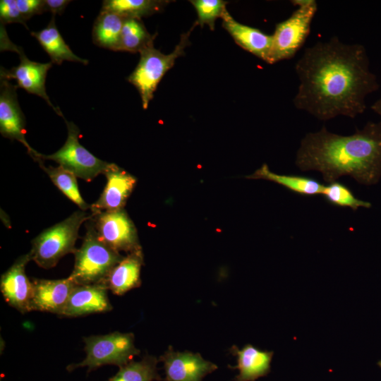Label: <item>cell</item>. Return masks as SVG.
Listing matches in <instances>:
<instances>
[{"instance_id": "obj_1", "label": "cell", "mask_w": 381, "mask_h": 381, "mask_svg": "<svg viewBox=\"0 0 381 381\" xmlns=\"http://www.w3.org/2000/svg\"><path fill=\"white\" fill-rule=\"evenodd\" d=\"M295 71L299 85L294 105L322 121L363 114L366 97L380 87L365 47L337 36L306 48Z\"/></svg>"}, {"instance_id": "obj_2", "label": "cell", "mask_w": 381, "mask_h": 381, "mask_svg": "<svg viewBox=\"0 0 381 381\" xmlns=\"http://www.w3.org/2000/svg\"><path fill=\"white\" fill-rule=\"evenodd\" d=\"M295 164L301 171H318L327 183L348 176L362 185L376 184L381 178V121H369L349 135L332 133L325 126L308 133Z\"/></svg>"}, {"instance_id": "obj_3", "label": "cell", "mask_w": 381, "mask_h": 381, "mask_svg": "<svg viewBox=\"0 0 381 381\" xmlns=\"http://www.w3.org/2000/svg\"><path fill=\"white\" fill-rule=\"evenodd\" d=\"M91 216V213L78 210L44 230L31 241V250L28 252L31 260L42 268L50 269L64 255L74 254L77 250L75 245L79 229Z\"/></svg>"}, {"instance_id": "obj_4", "label": "cell", "mask_w": 381, "mask_h": 381, "mask_svg": "<svg viewBox=\"0 0 381 381\" xmlns=\"http://www.w3.org/2000/svg\"><path fill=\"white\" fill-rule=\"evenodd\" d=\"M86 226L83 243L74 253V267L69 277L76 285L104 284L124 256L99 238L90 222Z\"/></svg>"}, {"instance_id": "obj_5", "label": "cell", "mask_w": 381, "mask_h": 381, "mask_svg": "<svg viewBox=\"0 0 381 381\" xmlns=\"http://www.w3.org/2000/svg\"><path fill=\"white\" fill-rule=\"evenodd\" d=\"M197 25L196 21L188 32L181 35L179 42L169 54L161 52L154 45L140 53V61L127 80L140 93L144 109L148 107L163 76L173 67L176 59L185 54V49L190 45V33Z\"/></svg>"}, {"instance_id": "obj_6", "label": "cell", "mask_w": 381, "mask_h": 381, "mask_svg": "<svg viewBox=\"0 0 381 381\" xmlns=\"http://www.w3.org/2000/svg\"><path fill=\"white\" fill-rule=\"evenodd\" d=\"M134 339L133 333L119 332L84 337L85 358L68 365L66 370L71 373L79 368H87V373H90L105 365L124 366L140 353L134 345Z\"/></svg>"}, {"instance_id": "obj_7", "label": "cell", "mask_w": 381, "mask_h": 381, "mask_svg": "<svg viewBox=\"0 0 381 381\" xmlns=\"http://www.w3.org/2000/svg\"><path fill=\"white\" fill-rule=\"evenodd\" d=\"M296 9L286 20L277 23L272 36L269 63L290 59L304 44L310 32L318 4L314 0L291 1Z\"/></svg>"}, {"instance_id": "obj_8", "label": "cell", "mask_w": 381, "mask_h": 381, "mask_svg": "<svg viewBox=\"0 0 381 381\" xmlns=\"http://www.w3.org/2000/svg\"><path fill=\"white\" fill-rule=\"evenodd\" d=\"M68 136L64 145L51 155H38V159L53 160L77 178L90 181L101 174H104L111 163L103 161L85 148L79 143L80 131L72 121L64 119Z\"/></svg>"}, {"instance_id": "obj_9", "label": "cell", "mask_w": 381, "mask_h": 381, "mask_svg": "<svg viewBox=\"0 0 381 381\" xmlns=\"http://www.w3.org/2000/svg\"><path fill=\"white\" fill-rule=\"evenodd\" d=\"M1 50L14 51L19 54L20 64L7 70L1 68L0 78L7 80H15L17 87L24 89L30 94L44 99L54 111L64 117L60 109L54 107L46 92L45 80L52 63H40L30 60L24 54L21 47L14 44L8 39L5 30L1 28Z\"/></svg>"}, {"instance_id": "obj_10", "label": "cell", "mask_w": 381, "mask_h": 381, "mask_svg": "<svg viewBox=\"0 0 381 381\" xmlns=\"http://www.w3.org/2000/svg\"><path fill=\"white\" fill-rule=\"evenodd\" d=\"M89 220L99 238L113 250L129 253L141 249L136 228L123 209L92 214Z\"/></svg>"}, {"instance_id": "obj_11", "label": "cell", "mask_w": 381, "mask_h": 381, "mask_svg": "<svg viewBox=\"0 0 381 381\" xmlns=\"http://www.w3.org/2000/svg\"><path fill=\"white\" fill-rule=\"evenodd\" d=\"M17 87L8 80L1 79L0 133L4 137L16 140L23 145L28 153L36 162L40 152L35 150L26 140L25 119L18 101Z\"/></svg>"}, {"instance_id": "obj_12", "label": "cell", "mask_w": 381, "mask_h": 381, "mask_svg": "<svg viewBox=\"0 0 381 381\" xmlns=\"http://www.w3.org/2000/svg\"><path fill=\"white\" fill-rule=\"evenodd\" d=\"M159 361L164 364L163 381H202L218 368L199 353L175 351L171 346L159 356Z\"/></svg>"}, {"instance_id": "obj_13", "label": "cell", "mask_w": 381, "mask_h": 381, "mask_svg": "<svg viewBox=\"0 0 381 381\" xmlns=\"http://www.w3.org/2000/svg\"><path fill=\"white\" fill-rule=\"evenodd\" d=\"M30 260L29 253L20 256L0 279V289L5 301L23 314L32 311L33 284L25 272Z\"/></svg>"}, {"instance_id": "obj_14", "label": "cell", "mask_w": 381, "mask_h": 381, "mask_svg": "<svg viewBox=\"0 0 381 381\" xmlns=\"http://www.w3.org/2000/svg\"><path fill=\"white\" fill-rule=\"evenodd\" d=\"M104 175L107 179L106 185L99 198L91 205L93 214L123 209L137 181L135 176L114 163H111Z\"/></svg>"}, {"instance_id": "obj_15", "label": "cell", "mask_w": 381, "mask_h": 381, "mask_svg": "<svg viewBox=\"0 0 381 381\" xmlns=\"http://www.w3.org/2000/svg\"><path fill=\"white\" fill-rule=\"evenodd\" d=\"M32 310L61 316L76 284L68 277L61 279H34Z\"/></svg>"}, {"instance_id": "obj_16", "label": "cell", "mask_w": 381, "mask_h": 381, "mask_svg": "<svg viewBox=\"0 0 381 381\" xmlns=\"http://www.w3.org/2000/svg\"><path fill=\"white\" fill-rule=\"evenodd\" d=\"M107 290L103 284L76 285L61 316L79 317L111 310L112 306L108 298Z\"/></svg>"}, {"instance_id": "obj_17", "label": "cell", "mask_w": 381, "mask_h": 381, "mask_svg": "<svg viewBox=\"0 0 381 381\" xmlns=\"http://www.w3.org/2000/svg\"><path fill=\"white\" fill-rule=\"evenodd\" d=\"M223 28L243 49L269 63L272 36L259 29L238 23L226 10L222 16Z\"/></svg>"}, {"instance_id": "obj_18", "label": "cell", "mask_w": 381, "mask_h": 381, "mask_svg": "<svg viewBox=\"0 0 381 381\" xmlns=\"http://www.w3.org/2000/svg\"><path fill=\"white\" fill-rule=\"evenodd\" d=\"M229 352L237 357V365L228 367L239 371L234 381H255L270 373L274 354L272 351H261L248 344L241 349L233 345L229 349Z\"/></svg>"}, {"instance_id": "obj_19", "label": "cell", "mask_w": 381, "mask_h": 381, "mask_svg": "<svg viewBox=\"0 0 381 381\" xmlns=\"http://www.w3.org/2000/svg\"><path fill=\"white\" fill-rule=\"evenodd\" d=\"M143 265L142 250L127 254L111 271L104 284L114 294L121 296L141 284L140 270Z\"/></svg>"}, {"instance_id": "obj_20", "label": "cell", "mask_w": 381, "mask_h": 381, "mask_svg": "<svg viewBox=\"0 0 381 381\" xmlns=\"http://www.w3.org/2000/svg\"><path fill=\"white\" fill-rule=\"evenodd\" d=\"M30 35L48 54L52 64L61 65L64 61L80 62L84 65L88 64L87 59L75 55L66 43L56 26L54 17L44 29L38 32L32 31Z\"/></svg>"}, {"instance_id": "obj_21", "label": "cell", "mask_w": 381, "mask_h": 381, "mask_svg": "<svg viewBox=\"0 0 381 381\" xmlns=\"http://www.w3.org/2000/svg\"><path fill=\"white\" fill-rule=\"evenodd\" d=\"M248 178L272 181L295 193L305 196L322 195L325 187V185L313 178L274 173L270 171L266 164H263L253 174L248 176Z\"/></svg>"}, {"instance_id": "obj_22", "label": "cell", "mask_w": 381, "mask_h": 381, "mask_svg": "<svg viewBox=\"0 0 381 381\" xmlns=\"http://www.w3.org/2000/svg\"><path fill=\"white\" fill-rule=\"evenodd\" d=\"M124 20L115 13L101 11L93 25V42L100 47L117 51Z\"/></svg>"}, {"instance_id": "obj_23", "label": "cell", "mask_w": 381, "mask_h": 381, "mask_svg": "<svg viewBox=\"0 0 381 381\" xmlns=\"http://www.w3.org/2000/svg\"><path fill=\"white\" fill-rule=\"evenodd\" d=\"M168 3L160 0H105L101 11L113 12L124 18L141 19L160 11Z\"/></svg>"}, {"instance_id": "obj_24", "label": "cell", "mask_w": 381, "mask_h": 381, "mask_svg": "<svg viewBox=\"0 0 381 381\" xmlns=\"http://www.w3.org/2000/svg\"><path fill=\"white\" fill-rule=\"evenodd\" d=\"M156 34L149 33L140 19L125 18L117 51L140 53L153 45Z\"/></svg>"}, {"instance_id": "obj_25", "label": "cell", "mask_w": 381, "mask_h": 381, "mask_svg": "<svg viewBox=\"0 0 381 381\" xmlns=\"http://www.w3.org/2000/svg\"><path fill=\"white\" fill-rule=\"evenodd\" d=\"M37 162L40 168L49 176L53 183L80 210H90L91 205L87 203L80 193L77 183V177L71 171L61 166H45L44 160L39 159Z\"/></svg>"}, {"instance_id": "obj_26", "label": "cell", "mask_w": 381, "mask_h": 381, "mask_svg": "<svg viewBox=\"0 0 381 381\" xmlns=\"http://www.w3.org/2000/svg\"><path fill=\"white\" fill-rule=\"evenodd\" d=\"M158 362L155 356L146 354L140 361H132L119 368L107 381H162L157 366Z\"/></svg>"}, {"instance_id": "obj_27", "label": "cell", "mask_w": 381, "mask_h": 381, "mask_svg": "<svg viewBox=\"0 0 381 381\" xmlns=\"http://www.w3.org/2000/svg\"><path fill=\"white\" fill-rule=\"evenodd\" d=\"M322 195L332 205L350 208L353 211L360 207H371L369 202L357 198L347 186L338 181L325 185Z\"/></svg>"}, {"instance_id": "obj_28", "label": "cell", "mask_w": 381, "mask_h": 381, "mask_svg": "<svg viewBox=\"0 0 381 381\" xmlns=\"http://www.w3.org/2000/svg\"><path fill=\"white\" fill-rule=\"evenodd\" d=\"M190 3L197 12L198 23L201 27L207 24L211 30H214L215 20L219 17L222 18L228 2L222 0H193Z\"/></svg>"}, {"instance_id": "obj_29", "label": "cell", "mask_w": 381, "mask_h": 381, "mask_svg": "<svg viewBox=\"0 0 381 381\" xmlns=\"http://www.w3.org/2000/svg\"><path fill=\"white\" fill-rule=\"evenodd\" d=\"M0 18L1 25L18 23L28 28L26 20L18 8L16 0L0 1Z\"/></svg>"}, {"instance_id": "obj_30", "label": "cell", "mask_w": 381, "mask_h": 381, "mask_svg": "<svg viewBox=\"0 0 381 381\" xmlns=\"http://www.w3.org/2000/svg\"><path fill=\"white\" fill-rule=\"evenodd\" d=\"M18 8L25 20L44 13V0H16Z\"/></svg>"}, {"instance_id": "obj_31", "label": "cell", "mask_w": 381, "mask_h": 381, "mask_svg": "<svg viewBox=\"0 0 381 381\" xmlns=\"http://www.w3.org/2000/svg\"><path fill=\"white\" fill-rule=\"evenodd\" d=\"M70 2L69 0H44V11L51 12L54 16L61 15Z\"/></svg>"}, {"instance_id": "obj_32", "label": "cell", "mask_w": 381, "mask_h": 381, "mask_svg": "<svg viewBox=\"0 0 381 381\" xmlns=\"http://www.w3.org/2000/svg\"><path fill=\"white\" fill-rule=\"evenodd\" d=\"M371 109L381 116V95L370 107Z\"/></svg>"}, {"instance_id": "obj_33", "label": "cell", "mask_w": 381, "mask_h": 381, "mask_svg": "<svg viewBox=\"0 0 381 381\" xmlns=\"http://www.w3.org/2000/svg\"><path fill=\"white\" fill-rule=\"evenodd\" d=\"M377 365H379L380 368H381V360L378 361Z\"/></svg>"}]
</instances>
